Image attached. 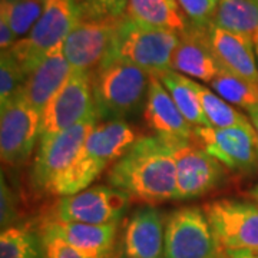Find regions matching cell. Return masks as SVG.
Returning a JSON list of instances; mask_svg holds the SVG:
<instances>
[{
    "label": "cell",
    "instance_id": "d6986e66",
    "mask_svg": "<svg viewBox=\"0 0 258 258\" xmlns=\"http://www.w3.org/2000/svg\"><path fill=\"white\" fill-rule=\"evenodd\" d=\"M71 74L72 68L64 57L62 45H59L50 50L28 75L19 95L32 108L42 113Z\"/></svg>",
    "mask_w": 258,
    "mask_h": 258
},
{
    "label": "cell",
    "instance_id": "74e56055",
    "mask_svg": "<svg viewBox=\"0 0 258 258\" xmlns=\"http://www.w3.org/2000/svg\"><path fill=\"white\" fill-rule=\"evenodd\" d=\"M43 258H45V257H43Z\"/></svg>",
    "mask_w": 258,
    "mask_h": 258
},
{
    "label": "cell",
    "instance_id": "5b68a950",
    "mask_svg": "<svg viewBox=\"0 0 258 258\" xmlns=\"http://www.w3.org/2000/svg\"><path fill=\"white\" fill-rule=\"evenodd\" d=\"M79 20L72 0H45L43 12L35 26L9 52L29 75L50 50L63 43Z\"/></svg>",
    "mask_w": 258,
    "mask_h": 258
},
{
    "label": "cell",
    "instance_id": "4dcf8cb0",
    "mask_svg": "<svg viewBox=\"0 0 258 258\" xmlns=\"http://www.w3.org/2000/svg\"><path fill=\"white\" fill-rule=\"evenodd\" d=\"M0 224L2 230L20 225L23 214L22 207L19 205V200L13 188L5 179V172H2V184H0Z\"/></svg>",
    "mask_w": 258,
    "mask_h": 258
},
{
    "label": "cell",
    "instance_id": "5bb4252c",
    "mask_svg": "<svg viewBox=\"0 0 258 258\" xmlns=\"http://www.w3.org/2000/svg\"><path fill=\"white\" fill-rule=\"evenodd\" d=\"M122 19L79 20L75 25L62 43L72 71L93 74L108 59Z\"/></svg>",
    "mask_w": 258,
    "mask_h": 258
},
{
    "label": "cell",
    "instance_id": "7c38bea8",
    "mask_svg": "<svg viewBox=\"0 0 258 258\" xmlns=\"http://www.w3.org/2000/svg\"><path fill=\"white\" fill-rule=\"evenodd\" d=\"M93 115H96V111L92 93V74L72 71L63 86L42 112L40 138H47L72 128Z\"/></svg>",
    "mask_w": 258,
    "mask_h": 258
},
{
    "label": "cell",
    "instance_id": "4316f807",
    "mask_svg": "<svg viewBox=\"0 0 258 258\" xmlns=\"http://www.w3.org/2000/svg\"><path fill=\"white\" fill-rule=\"evenodd\" d=\"M45 8V0H0V16L9 22L19 39L35 26Z\"/></svg>",
    "mask_w": 258,
    "mask_h": 258
},
{
    "label": "cell",
    "instance_id": "8d00e7d4",
    "mask_svg": "<svg viewBox=\"0 0 258 258\" xmlns=\"http://www.w3.org/2000/svg\"><path fill=\"white\" fill-rule=\"evenodd\" d=\"M168 2H171V3H174V5H178V3H176V0H168Z\"/></svg>",
    "mask_w": 258,
    "mask_h": 258
},
{
    "label": "cell",
    "instance_id": "9c48e42d",
    "mask_svg": "<svg viewBox=\"0 0 258 258\" xmlns=\"http://www.w3.org/2000/svg\"><path fill=\"white\" fill-rule=\"evenodd\" d=\"M192 142L228 171L245 175L258 172V134L252 125L224 129L198 126L194 128Z\"/></svg>",
    "mask_w": 258,
    "mask_h": 258
},
{
    "label": "cell",
    "instance_id": "277c9868",
    "mask_svg": "<svg viewBox=\"0 0 258 258\" xmlns=\"http://www.w3.org/2000/svg\"><path fill=\"white\" fill-rule=\"evenodd\" d=\"M179 36L181 33L169 29L137 23L125 15L106 60H122L151 75L161 74L171 68Z\"/></svg>",
    "mask_w": 258,
    "mask_h": 258
},
{
    "label": "cell",
    "instance_id": "d4e9b609",
    "mask_svg": "<svg viewBox=\"0 0 258 258\" xmlns=\"http://www.w3.org/2000/svg\"><path fill=\"white\" fill-rule=\"evenodd\" d=\"M210 86L214 92L218 93L222 99L234 106L242 108L245 111L258 106V83L231 74L225 69H222L218 76L212 79Z\"/></svg>",
    "mask_w": 258,
    "mask_h": 258
},
{
    "label": "cell",
    "instance_id": "9a60e30c",
    "mask_svg": "<svg viewBox=\"0 0 258 258\" xmlns=\"http://www.w3.org/2000/svg\"><path fill=\"white\" fill-rule=\"evenodd\" d=\"M164 212L155 205H142L129 215L120 234L122 258H164Z\"/></svg>",
    "mask_w": 258,
    "mask_h": 258
},
{
    "label": "cell",
    "instance_id": "83f0119b",
    "mask_svg": "<svg viewBox=\"0 0 258 258\" xmlns=\"http://www.w3.org/2000/svg\"><path fill=\"white\" fill-rule=\"evenodd\" d=\"M28 79V75L9 50L0 56V106L18 95Z\"/></svg>",
    "mask_w": 258,
    "mask_h": 258
},
{
    "label": "cell",
    "instance_id": "d590c367",
    "mask_svg": "<svg viewBox=\"0 0 258 258\" xmlns=\"http://www.w3.org/2000/svg\"><path fill=\"white\" fill-rule=\"evenodd\" d=\"M249 197H251V198H252L254 201H257V203H258V184L255 185V186H254V188H252L251 191H249Z\"/></svg>",
    "mask_w": 258,
    "mask_h": 258
},
{
    "label": "cell",
    "instance_id": "1f68e13d",
    "mask_svg": "<svg viewBox=\"0 0 258 258\" xmlns=\"http://www.w3.org/2000/svg\"><path fill=\"white\" fill-rule=\"evenodd\" d=\"M40 235L43 240L45 258H83L72 245H69L62 238L46 232H40Z\"/></svg>",
    "mask_w": 258,
    "mask_h": 258
},
{
    "label": "cell",
    "instance_id": "8992f818",
    "mask_svg": "<svg viewBox=\"0 0 258 258\" xmlns=\"http://www.w3.org/2000/svg\"><path fill=\"white\" fill-rule=\"evenodd\" d=\"M164 258H222L203 208L181 207L166 215Z\"/></svg>",
    "mask_w": 258,
    "mask_h": 258
},
{
    "label": "cell",
    "instance_id": "ac0fdd59",
    "mask_svg": "<svg viewBox=\"0 0 258 258\" xmlns=\"http://www.w3.org/2000/svg\"><path fill=\"white\" fill-rule=\"evenodd\" d=\"M207 29L189 26L179 36V42L171 59V68L191 79L210 83L222 71L212 50Z\"/></svg>",
    "mask_w": 258,
    "mask_h": 258
},
{
    "label": "cell",
    "instance_id": "8fae6325",
    "mask_svg": "<svg viewBox=\"0 0 258 258\" xmlns=\"http://www.w3.org/2000/svg\"><path fill=\"white\" fill-rule=\"evenodd\" d=\"M222 251L258 248V203L222 198L203 207Z\"/></svg>",
    "mask_w": 258,
    "mask_h": 258
},
{
    "label": "cell",
    "instance_id": "e575fe53",
    "mask_svg": "<svg viewBox=\"0 0 258 258\" xmlns=\"http://www.w3.org/2000/svg\"><path fill=\"white\" fill-rule=\"evenodd\" d=\"M247 113H248V118L249 120H251V123H252V126L255 128V131H257L258 134V106L257 108H252V109L247 111Z\"/></svg>",
    "mask_w": 258,
    "mask_h": 258
},
{
    "label": "cell",
    "instance_id": "836d02e7",
    "mask_svg": "<svg viewBox=\"0 0 258 258\" xmlns=\"http://www.w3.org/2000/svg\"><path fill=\"white\" fill-rule=\"evenodd\" d=\"M222 258H258V248L222 251Z\"/></svg>",
    "mask_w": 258,
    "mask_h": 258
},
{
    "label": "cell",
    "instance_id": "ffe728a7",
    "mask_svg": "<svg viewBox=\"0 0 258 258\" xmlns=\"http://www.w3.org/2000/svg\"><path fill=\"white\" fill-rule=\"evenodd\" d=\"M208 39L222 69L258 83L257 55L247 39L211 25Z\"/></svg>",
    "mask_w": 258,
    "mask_h": 258
},
{
    "label": "cell",
    "instance_id": "2e32d148",
    "mask_svg": "<svg viewBox=\"0 0 258 258\" xmlns=\"http://www.w3.org/2000/svg\"><path fill=\"white\" fill-rule=\"evenodd\" d=\"M144 120L152 135L169 145L192 142L194 126L185 119L157 75H151Z\"/></svg>",
    "mask_w": 258,
    "mask_h": 258
},
{
    "label": "cell",
    "instance_id": "e0dca14e",
    "mask_svg": "<svg viewBox=\"0 0 258 258\" xmlns=\"http://www.w3.org/2000/svg\"><path fill=\"white\" fill-rule=\"evenodd\" d=\"M39 232L52 234L72 245L83 258H113L119 247V224H82L49 220Z\"/></svg>",
    "mask_w": 258,
    "mask_h": 258
},
{
    "label": "cell",
    "instance_id": "ba28073f",
    "mask_svg": "<svg viewBox=\"0 0 258 258\" xmlns=\"http://www.w3.org/2000/svg\"><path fill=\"white\" fill-rule=\"evenodd\" d=\"M131 198L111 185H95L81 192L59 197L55 221L82 224H119L131 207Z\"/></svg>",
    "mask_w": 258,
    "mask_h": 258
},
{
    "label": "cell",
    "instance_id": "7a4b0ae2",
    "mask_svg": "<svg viewBox=\"0 0 258 258\" xmlns=\"http://www.w3.org/2000/svg\"><path fill=\"white\" fill-rule=\"evenodd\" d=\"M139 138V132L128 120H103L96 123L72 165L56 179L49 194L64 197L89 188Z\"/></svg>",
    "mask_w": 258,
    "mask_h": 258
},
{
    "label": "cell",
    "instance_id": "cb8c5ba5",
    "mask_svg": "<svg viewBox=\"0 0 258 258\" xmlns=\"http://www.w3.org/2000/svg\"><path fill=\"white\" fill-rule=\"evenodd\" d=\"M194 89L201 102L204 112L210 120L212 128H235V126H251L248 115L235 109L225 99H222L218 93L211 91L210 88L203 86L201 83L194 81Z\"/></svg>",
    "mask_w": 258,
    "mask_h": 258
},
{
    "label": "cell",
    "instance_id": "3957f363",
    "mask_svg": "<svg viewBox=\"0 0 258 258\" xmlns=\"http://www.w3.org/2000/svg\"><path fill=\"white\" fill-rule=\"evenodd\" d=\"M151 74L122 60H106L92 74L95 111L102 120H128L144 112Z\"/></svg>",
    "mask_w": 258,
    "mask_h": 258
},
{
    "label": "cell",
    "instance_id": "7402d4cb",
    "mask_svg": "<svg viewBox=\"0 0 258 258\" xmlns=\"http://www.w3.org/2000/svg\"><path fill=\"white\" fill-rule=\"evenodd\" d=\"M126 16L141 25L169 29L178 33L188 28L178 5L168 0H128Z\"/></svg>",
    "mask_w": 258,
    "mask_h": 258
},
{
    "label": "cell",
    "instance_id": "484cf974",
    "mask_svg": "<svg viewBox=\"0 0 258 258\" xmlns=\"http://www.w3.org/2000/svg\"><path fill=\"white\" fill-rule=\"evenodd\" d=\"M43 257V240L40 232L23 225H15L2 230L0 258Z\"/></svg>",
    "mask_w": 258,
    "mask_h": 258
},
{
    "label": "cell",
    "instance_id": "44dd1931",
    "mask_svg": "<svg viewBox=\"0 0 258 258\" xmlns=\"http://www.w3.org/2000/svg\"><path fill=\"white\" fill-rule=\"evenodd\" d=\"M212 25L247 39L258 57V0H220Z\"/></svg>",
    "mask_w": 258,
    "mask_h": 258
},
{
    "label": "cell",
    "instance_id": "4fadbf2b",
    "mask_svg": "<svg viewBox=\"0 0 258 258\" xmlns=\"http://www.w3.org/2000/svg\"><path fill=\"white\" fill-rule=\"evenodd\" d=\"M176 166L175 201L201 198L227 181V168L195 142L171 145Z\"/></svg>",
    "mask_w": 258,
    "mask_h": 258
},
{
    "label": "cell",
    "instance_id": "603a6c76",
    "mask_svg": "<svg viewBox=\"0 0 258 258\" xmlns=\"http://www.w3.org/2000/svg\"><path fill=\"white\" fill-rule=\"evenodd\" d=\"M157 76L165 86V89L171 95L172 101L175 102V105L184 115L185 119L188 120L194 128L211 126L201 106V102L194 89V79L178 74L172 69L157 74Z\"/></svg>",
    "mask_w": 258,
    "mask_h": 258
},
{
    "label": "cell",
    "instance_id": "d6a6232c",
    "mask_svg": "<svg viewBox=\"0 0 258 258\" xmlns=\"http://www.w3.org/2000/svg\"><path fill=\"white\" fill-rule=\"evenodd\" d=\"M16 42H18V37L15 35L13 29L10 28L9 22L0 16V49H2V52L12 49Z\"/></svg>",
    "mask_w": 258,
    "mask_h": 258
},
{
    "label": "cell",
    "instance_id": "52a82bcc",
    "mask_svg": "<svg viewBox=\"0 0 258 258\" xmlns=\"http://www.w3.org/2000/svg\"><path fill=\"white\" fill-rule=\"evenodd\" d=\"M98 120V115H93L72 128L39 139V148L30 172L32 185L37 191L50 192L56 179L72 165L85 139L88 138Z\"/></svg>",
    "mask_w": 258,
    "mask_h": 258
},
{
    "label": "cell",
    "instance_id": "6da1fadb",
    "mask_svg": "<svg viewBox=\"0 0 258 258\" xmlns=\"http://www.w3.org/2000/svg\"><path fill=\"white\" fill-rule=\"evenodd\" d=\"M106 181L141 205L175 201L174 149L155 135L141 137L109 168Z\"/></svg>",
    "mask_w": 258,
    "mask_h": 258
},
{
    "label": "cell",
    "instance_id": "f1b7e54d",
    "mask_svg": "<svg viewBox=\"0 0 258 258\" xmlns=\"http://www.w3.org/2000/svg\"><path fill=\"white\" fill-rule=\"evenodd\" d=\"M81 20L122 19L126 15L128 0H72Z\"/></svg>",
    "mask_w": 258,
    "mask_h": 258
},
{
    "label": "cell",
    "instance_id": "f546056e",
    "mask_svg": "<svg viewBox=\"0 0 258 258\" xmlns=\"http://www.w3.org/2000/svg\"><path fill=\"white\" fill-rule=\"evenodd\" d=\"M189 26L207 29L212 25L220 0H176Z\"/></svg>",
    "mask_w": 258,
    "mask_h": 258
},
{
    "label": "cell",
    "instance_id": "30bf717a",
    "mask_svg": "<svg viewBox=\"0 0 258 258\" xmlns=\"http://www.w3.org/2000/svg\"><path fill=\"white\" fill-rule=\"evenodd\" d=\"M0 113V157L10 168L23 166L40 138L42 113L16 95L2 105Z\"/></svg>",
    "mask_w": 258,
    "mask_h": 258
}]
</instances>
